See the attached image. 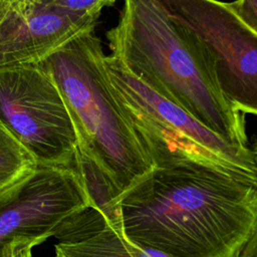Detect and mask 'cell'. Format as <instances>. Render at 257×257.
I'll return each instance as SVG.
<instances>
[{"mask_svg": "<svg viewBox=\"0 0 257 257\" xmlns=\"http://www.w3.org/2000/svg\"><path fill=\"white\" fill-rule=\"evenodd\" d=\"M199 43L229 103L257 115V34L219 0H156Z\"/></svg>", "mask_w": 257, "mask_h": 257, "instance_id": "8992f818", "label": "cell"}, {"mask_svg": "<svg viewBox=\"0 0 257 257\" xmlns=\"http://www.w3.org/2000/svg\"><path fill=\"white\" fill-rule=\"evenodd\" d=\"M36 168L31 154L0 124V196L23 182Z\"/></svg>", "mask_w": 257, "mask_h": 257, "instance_id": "30bf717a", "label": "cell"}, {"mask_svg": "<svg viewBox=\"0 0 257 257\" xmlns=\"http://www.w3.org/2000/svg\"><path fill=\"white\" fill-rule=\"evenodd\" d=\"M96 23L39 0H18L0 13V70L38 63L74 37L93 30Z\"/></svg>", "mask_w": 257, "mask_h": 257, "instance_id": "ba28073f", "label": "cell"}, {"mask_svg": "<svg viewBox=\"0 0 257 257\" xmlns=\"http://www.w3.org/2000/svg\"><path fill=\"white\" fill-rule=\"evenodd\" d=\"M112 93L155 168L207 167L257 180L252 150L219 136L135 75L121 60L103 56Z\"/></svg>", "mask_w": 257, "mask_h": 257, "instance_id": "277c9868", "label": "cell"}, {"mask_svg": "<svg viewBox=\"0 0 257 257\" xmlns=\"http://www.w3.org/2000/svg\"><path fill=\"white\" fill-rule=\"evenodd\" d=\"M118 217L131 240L170 257H234L257 220V180L155 168L122 195Z\"/></svg>", "mask_w": 257, "mask_h": 257, "instance_id": "6da1fadb", "label": "cell"}, {"mask_svg": "<svg viewBox=\"0 0 257 257\" xmlns=\"http://www.w3.org/2000/svg\"><path fill=\"white\" fill-rule=\"evenodd\" d=\"M88 207L85 189L72 168L37 166L23 182L0 196V252L15 239L43 243L67 218Z\"/></svg>", "mask_w": 257, "mask_h": 257, "instance_id": "52a82bcc", "label": "cell"}, {"mask_svg": "<svg viewBox=\"0 0 257 257\" xmlns=\"http://www.w3.org/2000/svg\"><path fill=\"white\" fill-rule=\"evenodd\" d=\"M101 42L94 29L52 52L40 63L68 106L78 148L97 166L119 202L155 169L110 88Z\"/></svg>", "mask_w": 257, "mask_h": 257, "instance_id": "3957f363", "label": "cell"}, {"mask_svg": "<svg viewBox=\"0 0 257 257\" xmlns=\"http://www.w3.org/2000/svg\"><path fill=\"white\" fill-rule=\"evenodd\" d=\"M44 4L83 18L98 20L101 10L113 5L116 0H39Z\"/></svg>", "mask_w": 257, "mask_h": 257, "instance_id": "8fae6325", "label": "cell"}, {"mask_svg": "<svg viewBox=\"0 0 257 257\" xmlns=\"http://www.w3.org/2000/svg\"><path fill=\"white\" fill-rule=\"evenodd\" d=\"M226 3L237 17L257 34V0H234Z\"/></svg>", "mask_w": 257, "mask_h": 257, "instance_id": "7c38bea8", "label": "cell"}, {"mask_svg": "<svg viewBox=\"0 0 257 257\" xmlns=\"http://www.w3.org/2000/svg\"><path fill=\"white\" fill-rule=\"evenodd\" d=\"M0 124L37 166L71 168L77 131L59 87L40 63L0 70Z\"/></svg>", "mask_w": 257, "mask_h": 257, "instance_id": "5b68a950", "label": "cell"}, {"mask_svg": "<svg viewBox=\"0 0 257 257\" xmlns=\"http://www.w3.org/2000/svg\"><path fill=\"white\" fill-rule=\"evenodd\" d=\"M42 242L35 239H15L7 243L0 252V257H32V249Z\"/></svg>", "mask_w": 257, "mask_h": 257, "instance_id": "4fadbf2b", "label": "cell"}, {"mask_svg": "<svg viewBox=\"0 0 257 257\" xmlns=\"http://www.w3.org/2000/svg\"><path fill=\"white\" fill-rule=\"evenodd\" d=\"M234 257H257V220L244 243Z\"/></svg>", "mask_w": 257, "mask_h": 257, "instance_id": "5bb4252c", "label": "cell"}, {"mask_svg": "<svg viewBox=\"0 0 257 257\" xmlns=\"http://www.w3.org/2000/svg\"><path fill=\"white\" fill-rule=\"evenodd\" d=\"M105 33L110 54L227 141L248 146L244 113L222 94L199 43L156 0H122Z\"/></svg>", "mask_w": 257, "mask_h": 257, "instance_id": "7a4b0ae2", "label": "cell"}, {"mask_svg": "<svg viewBox=\"0 0 257 257\" xmlns=\"http://www.w3.org/2000/svg\"><path fill=\"white\" fill-rule=\"evenodd\" d=\"M54 257H170L143 247L124 233L119 217L110 218L88 207L67 218L57 229Z\"/></svg>", "mask_w": 257, "mask_h": 257, "instance_id": "9c48e42d", "label": "cell"}, {"mask_svg": "<svg viewBox=\"0 0 257 257\" xmlns=\"http://www.w3.org/2000/svg\"><path fill=\"white\" fill-rule=\"evenodd\" d=\"M252 150V153H253V158H254V162H255V165H256V168H257V143L254 145V148L251 149Z\"/></svg>", "mask_w": 257, "mask_h": 257, "instance_id": "9a60e30c", "label": "cell"}]
</instances>
